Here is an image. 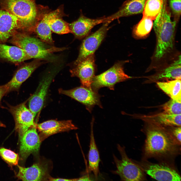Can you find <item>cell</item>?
<instances>
[{
	"instance_id": "6da1fadb",
	"label": "cell",
	"mask_w": 181,
	"mask_h": 181,
	"mask_svg": "<svg viewBox=\"0 0 181 181\" xmlns=\"http://www.w3.org/2000/svg\"><path fill=\"white\" fill-rule=\"evenodd\" d=\"M171 14L163 0L161 8L154 20L153 26L157 38V45L154 57L157 60L163 57L172 50L177 21L171 19Z\"/></svg>"
},
{
	"instance_id": "7a4b0ae2",
	"label": "cell",
	"mask_w": 181,
	"mask_h": 181,
	"mask_svg": "<svg viewBox=\"0 0 181 181\" xmlns=\"http://www.w3.org/2000/svg\"><path fill=\"white\" fill-rule=\"evenodd\" d=\"M180 145L170 132L157 127L150 128L146 132L144 153L147 157H168L177 154Z\"/></svg>"
},
{
	"instance_id": "3957f363",
	"label": "cell",
	"mask_w": 181,
	"mask_h": 181,
	"mask_svg": "<svg viewBox=\"0 0 181 181\" xmlns=\"http://www.w3.org/2000/svg\"><path fill=\"white\" fill-rule=\"evenodd\" d=\"M0 9L16 17L19 22V31L29 34L34 32L38 14L35 0H0Z\"/></svg>"
},
{
	"instance_id": "277c9868",
	"label": "cell",
	"mask_w": 181,
	"mask_h": 181,
	"mask_svg": "<svg viewBox=\"0 0 181 181\" xmlns=\"http://www.w3.org/2000/svg\"><path fill=\"white\" fill-rule=\"evenodd\" d=\"M30 35L18 31L7 42L24 50L31 59L48 60L54 53L66 49L65 48L49 46L40 40Z\"/></svg>"
},
{
	"instance_id": "5b68a950",
	"label": "cell",
	"mask_w": 181,
	"mask_h": 181,
	"mask_svg": "<svg viewBox=\"0 0 181 181\" xmlns=\"http://www.w3.org/2000/svg\"><path fill=\"white\" fill-rule=\"evenodd\" d=\"M117 148L121 155V159H118L113 155L117 169L112 171L114 174L119 175L123 181H142L145 179L144 171L140 167L129 159L125 152L124 147L119 144Z\"/></svg>"
},
{
	"instance_id": "8992f818",
	"label": "cell",
	"mask_w": 181,
	"mask_h": 181,
	"mask_svg": "<svg viewBox=\"0 0 181 181\" xmlns=\"http://www.w3.org/2000/svg\"><path fill=\"white\" fill-rule=\"evenodd\" d=\"M123 64V62H117L107 71L95 76L91 85L92 89L98 92L101 88L106 87L114 90L116 84L131 78L125 73Z\"/></svg>"
},
{
	"instance_id": "52a82bcc",
	"label": "cell",
	"mask_w": 181,
	"mask_h": 181,
	"mask_svg": "<svg viewBox=\"0 0 181 181\" xmlns=\"http://www.w3.org/2000/svg\"><path fill=\"white\" fill-rule=\"evenodd\" d=\"M19 171L16 177L23 181L49 180L51 166L48 161L40 160L31 166L26 168L18 165Z\"/></svg>"
},
{
	"instance_id": "ba28073f",
	"label": "cell",
	"mask_w": 181,
	"mask_h": 181,
	"mask_svg": "<svg viewBox=\"0 0 181 181\" xmlns=\"http://www.w3.org/2000/svg\"><path fill=\"white\" fill-rule=\"evenodd\" d=\"M110 23L105 22L96 32L87 36L83 40L81 45L79 55L74 62L76 65L87 57L94 54L105 37L109 29Z\"/></svg>"
},
{
	"instance_id": "9c48e42d",
	"label": "cell",
	"mask_w": 181,
	"mask_h": 181,
	"mask_svg": "<svg viewBox=\"0 0 181 181\" xmlns=\"http://www.w3.org/2000/svg\"><path fill=\"white\" fill-rule=\"evenodd\" d=\"M26 103L25 102L14 106L8 105V110L14 117L15 129L19 138L29 128L36 127L33 114L26 107Z\"/></svg>"
},
{
	"instance_id": "30bf717a",
	"label": "cell",
	"mask_w": 181,
	"mask_h": 181,
	"mask_svg": "<svg viewBox=\"0 0 181 181\" xmlns=\"http://www.w3.org/2000/svg\"><path fill=\"white\" fill-rule=\"evenodd\" d=\"M59 92L60 94L70 97L84 104L90 112L96 105L102 107L100 97L98 92L92 89L82 86L68 90L60 89Z\"/></svg>"
},
{
	"instance_id": "8fae6325",
	"label": "cell",
	"mask_w": 181,
	"mask_h": 181,
	"mask_svg": "<svg viewBox=\"0 0 181 181\" xmlns=\"http://www.w3.org/2000/svg\"><path fill=\"white\" fill-rule=\"evenodd\" d=\"M144 171L158 181H179L181 177L173 167L165 164L143 163L140 166Z\"/></svg>"
},
{
	"instance_id": "7c38bea8",
	"label": "cell",
	"mask_w": 181,
	"mask_h": 181,
	"mask_svg": "<svg viewBox=\"0 0 181 181\" xmlns=\"http://www.w3.org/2000/svg\"><path fill=\"white\" fill-rule=\"evenodd\" d=\"M42 60L34 59L27 63L20 64L12 79L5 85L8 93L19 90L22 84L27 79L33 72L44 62Z\"/></svg>"
},
{
	"instance_id": "4fadbf2b",
	"label": "cell",
	"mask_w": 181,
	"mask_h": 181,
	"mask_svg": "<svg viewBox=\"0 0 181 181\" xmlns=\"http://www.w3.org/2000/svg\"><path fill=\"white\" fill-rule=\"evenodd\" d=\"M75 66L70 70L72 76L78 77L82 86L92 89L91 85L95 71L94 54L87 57Z\"/></svg>"
},
{
	"instance_id": "5bb4252c",
	"label": "cell",
	"mask_w": 181,
	"mask_h": 181,
	"mask_svg": "<svg viewBox=\"0 0 181 181\" xmlns=\"http://www.w3.org/2000/svg\"><path fill=\"white\" fill-rule=\"evenodd\" d=\"M36 127L29 129L20 138L19 157L25 161L31 154H38L41 142L36 130Z\"/></svg>"
},
{
	"instance_id": "9a60e30c",
	"label": "cell",
	"mask_w": 181,
	"mask_h": 181,
	"mask_svg": "<svg viewBox=\"0 0 181 181\" xmlns=\"http://www.w3.org/2000/svg\"><path fill=\"white\" fill-rule=\"evenodd\" d=\"M56 73L54 71H52L44 76L40 81L36 91L29 99V109L34 117L43 106L49 87Z\"/></svg>"
},
{
	"instance_id": "2e32d148",
	"label": "cell",
	"mask_w": 181,
	"mask_h": 181,
	"mask_svg": "<svg viewBox=\"0 0 181 181\" xmlns=\"http://www.w3.org/2000/svg\"><path fill=\"white\" fill-rule=\"evenodd\" d=\"M36 128L41 142L49 136L55 134L76 130L77 127L71 120H50L36 124Z\"/></svg>"
},
{
	"instance_id": "e0dca14e",
	"label": "cell",
	"mask_w": 181,
	"mask_h": 181,
	"mask_svg": "<svg viewBox=\"0 0 181 181\" xmlns=\"http://www.w3.org/2000/svg\"><path fill=\"white\" fill-rule=\"evenodd\" d=\"M106 18L104 16L92 19L82 14L77 20L69 25L71 33L76 38L81 39L87 36L95 26L104 22Z\"/></svg>"
},
{
	"instance_id": "ac0fdd59",
	"label": "cell",
	"mask_w": 181,
	"mask_h": 181,
	"mask_svg": "<svg viewBox=\"0 0 181 181\" xmlns=\"http://www.w3.org/2000/svg\"><path fill=\"white\" fill-rule=\"evenodd\" d=\"M19 29V22L16 17L8 11L0 9V42H7Z\"/></svg>"
},
{
	"instance_id": "d6986e66",
	"label": "cell",
	"mask_w": 181,
	"mask_h": 181,
	"mask_svg": "<svg viewBox=\"0 0 181 181\" xmlns=\"http://www.w3.org/2000/svg\"><path fill=\"white\" fill-rule=\"evenodd\" d=\"M30 58L23 49L16 46L0 42V62H6L19 65Z\"/></svg>"
},
{
	"instance_id": "ffe728a7",
	"label": "cell",
	"mask_w": 181,
	"mask_h": 181,
	"mask_svg": "<svg viewBox=\"0 0 181 181\" xmlns=\"http://www.w3.org/2000/svg\"><path fill=\"white\" fill-rule=\"evenodd\" d=\"M60 11L57 9L47 13L44 15L39 22L37 23L34 32L43 42L50 45L54 44L52 32L50 27L49 22L54 18L60 17Z\"/></svg>"
},
{
	"instance_id": "44dd1931",
	"label": "cell",
	"mask_w": 181,
	"mask_h": 181,
	"mask_svg": "<svg viewBox=\"0 0 181 181\" xmlns=\"http://www.w3.org/2000/svg\"><path fill=\"white\" fill-rule=\"evenodd\" d=\"M146 0H126L117 12L106 17L105 22L110 23L114 20L122 17L143 13Z\"/></svg>"
},
{
	"instance_id": "7402d4cb",
	"label": "cell",
	"mask_w": 181,
	"mask_h": 181,
	"mask_svg": "<svg viewBox=\"0 0 181 181\" xmlns=\"http://www.w3.org/2000/svg\"><path fill=\"white\" fill-rule=\"evenodd\" d=\"M93 121V120L91 123L89 148L88 155V169L89 171L93 172L95 178L97 179L99 174V166L100 160L94 135Z\"/></svg>"
},
{
	"instance_id": "603a6c76",
	"label": "cell",
	"mask_w": 181,
	"mask_h": 181,
	"mask_svg": "<svg viewBox=\"0 0 181 181\" xmlns=\"http://www.w3.org/2000/svg\"><path fill=\"white\" fill-rule=\"evenodd\" d=\"M158 87L172 100L181 102V79L157 82Z\"/></svg>"
},
{
	"instance_id": "cb8c5ba5",
	"label": "cell",
	"mask_w": 181,
	"mask_h": 181,
	"mask_svg": "<svg viewBox=\"0 0 181 181\" xmlns=\"http://www.w3.org/2000/svg\"><path fill=\"white\" fill-rule=\"evenodd\" d=\"M181 56L168 67L161 72L153 76V78L158 80L164 78L181 79Z\"/></svg>"
},
{
	"instance_id": "d4e9b609",
	"label": "cell",
	"mask_w": 181,
	"mask_h": 181,
	"mask_svg": "<svg viewBox=\"0 0 181 181\" xmlns=\"http://www.w3.org/2000/svg\"><path fill=\"white\" fill-rule=\"evenodd\" d=\"M163 0H146L144 6L143 16L154 20L159 14Z\"/></svg>"
},
{
	"instance_id": "484cf974",
	"label": "cell",
	"mask_w": 181,
	"mask_h": 181,
	"mask_svg": "<svg viewBox=\"0 0 181 181\" xmlns=\"http://www.w3.org/2000/svg\"><path fill=\"white\" fill-rule=\"evenodd\" d=\"M152 20L148 17L143 16L133 29V32L134 35L137 37L141 38L148 34L153 26Z\"/></svg>"
},
{
	"instance_id": "4316f807",
	"label": "cell",
	"mask_w": 181,
	"mask_h": 181,
	"mask_svg": "<svg viewBox=\"0 0 181 181\" xmlns=\"http://www.w3.org/2000/svg\"><path fill=\"white\" fill-rule=\"evenodd\" d=\"M156 119L158 124L162 125L181 126V114H170L163 112L157 115Z\"/></svg>"
},
{
	"instance_id": "83f0119b",
	"label": "cell",
	"mask_w": 181,
	"mask_h": 181,
	"mask_svg": "<svg viewBox=\"0 0 181 181\" xmlns=\"http://www.w3.org/2000/svg\"><path fill=\"white\" fill-rule=\"evenodd\" d=\"M50 27L52 32L60 34L71 33L69 24L60 17H56L51 19L49 22Z\"/></svg>"
},
{
	"instance_id": "f1b7e54d",
	"label": "cell",
	"mask_w": 181,
	"mask_h": 181,
	"mask_svg": "<svg viewBox=\"0 0 181 181\" xmlns=\"http://www.w3.org/2000/svg\"><path fill=\"white\" fill-rule=\"evenodd\" d=\"M0 156L12 168L18 165L20 158L19 155L10 149L0 147Z\"/></svg>"
},
{
	"instance_id": "f546056e",
	"label": "cell",
	"mask_w": 181,
	"mask_h": 181,
	"mask_svg": "<svg viewBox=\"0 0 181 181\" xmlns=\"http://www.w3.org/2000/svg\"><path fill=\"white\" fill-rule=\"evenodd\" d=\"M181 102L171 99L163 106V112L172 115L181 114Z\"/></svg>"
},
{
	"instance_id": "4dcf8cb0",
	"label": "cell",
	"mask_w": 181,
	"mask_h": 181,
	"mask_svg": "<svg viewBox=\"0 0 181 181\" xmlns=\"http://www.w3.org/2000/svg\"><path fill=\"white\" fill-rule=\"evenodd\" d=\"M170 8L174 16V20H178L181 14V0H169Z\"/></svg>"
},
{
	"instance_id": "1f68e13d",
	"label": "cell",
	"mask_w": 181,
	"mask_h": 181,
	"mask_svg": "<svg viewBox=\"0 0 181 181\" xmlns=\"http://www.w3.org/2000/svg\"><path fill=\"white\" fill-rule=\"evenodd\" d=\"M181 126H177L170 132L173 137L180 144H181Z\"/></svg>"
},
{
	"instance_id": "d6a6232c",
	"label": "cell",
	"mask_w": 181,
	"mask_h": 181,
	"mask_svg": "<svg viewBox=\"0 0 181 181\" xmlns=\"http://www.w3.org/2000/svg\"><path fill=\"white\" fill-rule=\"evenodd\" d=\"M7 88L5 84L0 86V106L1 100L3 97L8 93Z\"/></svg>"
},
{
	"instance_id": "836d02e7",
	"label": "cell",
	"mask_w": 181,
	"mask_h": 181,
	"mask_svg": "<svg viewBox=\"0 0 181 181\" xmlns=\"http://www.w3.org/2000/svg\"><path fill=\"white\" fill-rule=\"evenodd\" d=\"M50 181H73V179H66L61 178H54L50 177L49 179Z\"/></svg>"
},
{
	"instance_id": "e575fe53",
	"label": "cell",
	"mask_w": 181,
	"mask_h": 181,
	"mask_svg": "<svg viewBox=\"0 0 181 181\" xmlns=\"http://www.w3.org/2000/svg\"><path fill=\"white\" fill-rule=\"evenodd\" d=\"M89 176L87 175H84L82 176L73 179L74 181H84L91 180Z\"/></svg>"
},
{
	"instance_id": "d590c367",
	"label": "cell",
	"mask_w": 181,
	"mask_h": 181,
	"mask_svg": "<svg viewBox=\"0 0 181 181\" xmlns=\"http://www.w3.org/2000/svg\"><path fill=\"white\" fill-rule=\"evenodd\" d=\"M6 125L0 121V127H5Z\"/></svg>"
}]
</instances>
